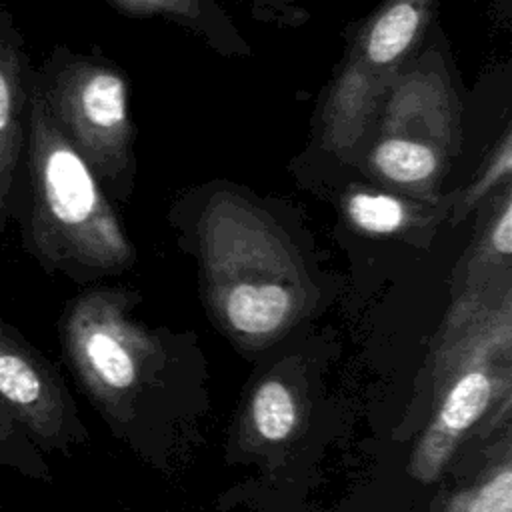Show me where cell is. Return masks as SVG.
Wrapping results in <instances>:
<instances>
[{
	"instance_id": "obj_1",
	"label": "cell",
	"mask_w": 512,
	"mask_h": 512,
	"mask_svg": "<svg viewBox=\"0 0 512 512\" xmlns=\"http://www.w3.org/2000/svg\"><path fill=\"white\" fill-rule=\"evenodd\" d=\"M196 246L208 304L238 342L262 346L308 310L314 288L298 250L246 194L220 186L206 196Z\"/></svg>"
},
{
	"instance_id": "obj_2",
	"label": "cell",
	"mask_w": 512,
	"mask_h": 512,
	"mask_svg": "<svg viewBox=\"0 0 512 512\" xmlns=\"http://www.w3.org/2000/svg\"><path fill=\"white\" fill-rule=\"evenodd\" d=\"M14 222L22 250L48 274L84 282L122 272L134 260L108 194L62 136L36 86Z\"/></svg>"
},
{
	"instance_id": "obj_3",
	"label": "cell",
	"mask_w": 512,
	"mask_h": 512,
	"mask_svg": "<svg viewBox=\"0 0 512 512\" xmlns=\"http://www.w3.org/2000/svg\"><path fill=\"white\" fill-rule=\"evenodd\" d=\"M512 308L510 286L494 298L484 286H468L452 306L432 362L434 416L410 460V474L434 482L486 412L510 388Z\"/></svg>"
},
{
	"instance_id": "obj_4",
	"label": "cell",
	"mask_w": 512,
	"mask_h": 512,
	"mask_svg": "<svg viewBox=\"0 0 512 512\" xmlns=\"http://www.w3.org/2000/svg\"><path fill=\"white\" fill-rule=\"evenodd\" d=\"M438 4L440 0H382L354 26L314 116L312 136L320 152L354 164L374 136L390 80L434 26Z\"/></svg>"
},
{
	"instance_id": "obj_5",
	"label": "cell",
	"mask_w": 512,
	"mask_h": 512,
	"mask_svg": "<svg viewBox=\"0 0 512 512\" xmlns=\"http://www.w3.org/2000/svg\"><path fill=\"white\" fill-rule=\"evenodd\" d=\"M36 88L48 114L90 166L104 192L124 198L136 172L130 80L100 52L54 46L36 66Z\"/></svg>"
},
{
	"instance_id": "obj_6",
	"label": "cell",
	"mask_w": 512,
	"mask_h": 512,
	"mask_svg": "<svg viewBox=\"0 0 512 512\" xmlns=\"http://www.w3.org/2000/svg\"><path fill=\"white\" fill-rule=\"evenodd\" d=\"M128 294L96 288L70 300L58 332L66 364L92 404L112 422L130 416L158 366L154 336L128 314Z\"/></svg>"
},
{
	"instance_id": "obj_7",
	"label": "cell",
	"mask_w": 512,
	"mask_h": 512,
	"mask_svg": "<svg viewBox=\"0 0 512 512\" xmlns=\"http://www.w3.org/2000/svg\"><path fill=\"white\" fill-rule=\"evenodd\" d=\"M434 32L390 80L374 134L426 140L454 160L464 144V92L438 26Z\"/></svg>"
},
{
	"instance_id": "obj_8",
	"label": "cell",
	"mask_w": 512,
	"mask_h": 512,
	"mask_svg": "<svg viewBox=\"0 0 512 512\" xmlns=\"http://www.w3.org/2000/svg\"><path fill=\"white\" fill-rule=\"evenodd\" d=\"M0 400L42 452H68L86 438L56 366L2 316Z\"/></svg>"
},
{
	"instance_id": "obj_9",
	"label": "cell",
	"mask_w": 512,
	"mask_h": 512,
	"mask_svg": "<svg viewBox=\"0 0 512 512\" xmlns=\"http://www.w3.org/2000/svg\"><path fill=\"white\" fill-rule=\"evenodd\" d=\"M34 86L36 64L12 12L0 2V236L18 210Z\"/></svg>"
},
{
	"instance_id": "obj_10",
	"label": "cell",
	"mask_w": 512,
	"mask_h": 512,
	"mask_svg": "<svg viewBox=\"0 0 512 512\" xmlns=\"http://www.w3.org/2000/svg\"><path fill=\"white\" fill-rule=\"evenodd\" d=\"M354 164L374 180L402 190L424 202L438 196V186L448 172L452 158L432 142L396 136L374 134Z\"/></svg>"
},
{
	"instance_id": "obj_11",
	"label": "cell",
	"mask_w": 512,
	"mask_h": 512,
	"mask_svg": "<svg viewBox=\"0 0 512 512\" xmlns=\"http://www.w3.org/2000/svg\"><path fill=\"white\" fill-rule=\"evenodd\" d=\"M130 18H158L198 36L222 56H250L252 48L216 0H108Z\"/></svg>"
},
{
	"instance_id": "obj_12",
	"label": "cell",
	"mask_w": 512,
	"mask_h": 512,
	"mask_svg": "<svg viewBox=\"0 0 512 512\" xmlns=\"http://www.w3.org/2000/svg\"><path fill=\"white\" fill-rule=\"evenodd\" d=\"M346 220L360 232L372 236H392L410 228L418 216V206L394 192L352 186L342 196Z\"/></svg>"
},
{
	"instance_id": "obj_13",
	"label": "cell",
	"mask_w": 512,
	"mask_h": 512,
	"mask_svg": "<svg viewBox=\"0 0 512 512\" xmlns=\"http://www.w3.org/2000/svg\"><path fill=\"white\" fill-rule=\"evenodd\" d=\"M512 178V126L510 120L502 126L490 150L484 154L478 172L462 188L452 202V220L466 218L474 208L486 202L492 194L510 184Z\"/></svg>"
},
{
	"instance_id": "obj_14",
	"label": "cell",
	"mask_w": 512,
	"mask_h": 512,
	"mask_svg": "<svg viewBox=\"0 0 512 512\" xmlns=\"http://www.w3.org/2000/svg\"><path fill=\"white\" fill-rule=\"evenodd\" d=\"M250 418L260 438L268 442H282L298 428V402L282 380L266 378L252 392Z\"/></svg>"
},
{
	"instance_id": "obj_15",
	"label": "cell",
	"mask_w": 512,
	"mask_h": 512,
	"mask_svg": "<svg viewBox=\"0 0 512 512\" xmlns=\"http://www.w3.org/2000/svg\"><path fill=\"white\" fill-rule=\"evenodd\" d=\"M0 466L12 468L18 474L50 482L52 474L42 456V450L34 444L10 408L0 400Z\"/></svg>"
},
{
	"instance_id": "obj_16",
	"label": "cell",
	"mask_w": 512,
	"mask_h": 512,
	"mask_svg": "<svg viewBox=\"0 0 512 512\" xmlns=\"http://www.w3.org/2000/svg\"><path fill=\"white\" fill-rule=\"evenodd\" d=\"M446 512H512L510 464H500L482 484L456 494Z\"/></svg>"
},
{
	"instance_id": "obj_17",
	"label": "cell",
	"mask_w": 512,
	"mask_h": 512,
	"mask_svg": "<svg viewBox=\"0 0 512 512\" xmlns=\"http://www.w3.org/2000/svg\"><path fill=\"white\" fill-rule=\"evenodd\" d=\"M252 6V12L258 18H266L268 22H278L282 26H298L308 14L294 6L300 0H246Z\"/></svg>"
},
{
	"instance_id": "obj_18",
	"label": "cell",
	"mask_w": 512,
	"mask_h": 512,
	"mask_svg": "<svg viewBox=\"0 0 512 512\" xmlns=\"http://www.w3.org/2000/svg\"><path fill=\"white\" fill-rule=\"evenodd\" d=\"M486 2H488V12L494 18L496 26L500 30H508L512 20V0H486Z\"/></svg>"
},
{
	"instance_id": "obj_19",
	"label": "cell",
	"mask_w": 512,
	"mask_h": 512,
	"mask_svg": "<svg viewBox=\"0 0 512 512\" xmlns=\"http://www.w3.org/2000/svg\"><path fill=\"white\" fill-rule=\"evenodd\" d=\"M0 512H2V508H0Z\"/></svg>"
}]
</instances>
